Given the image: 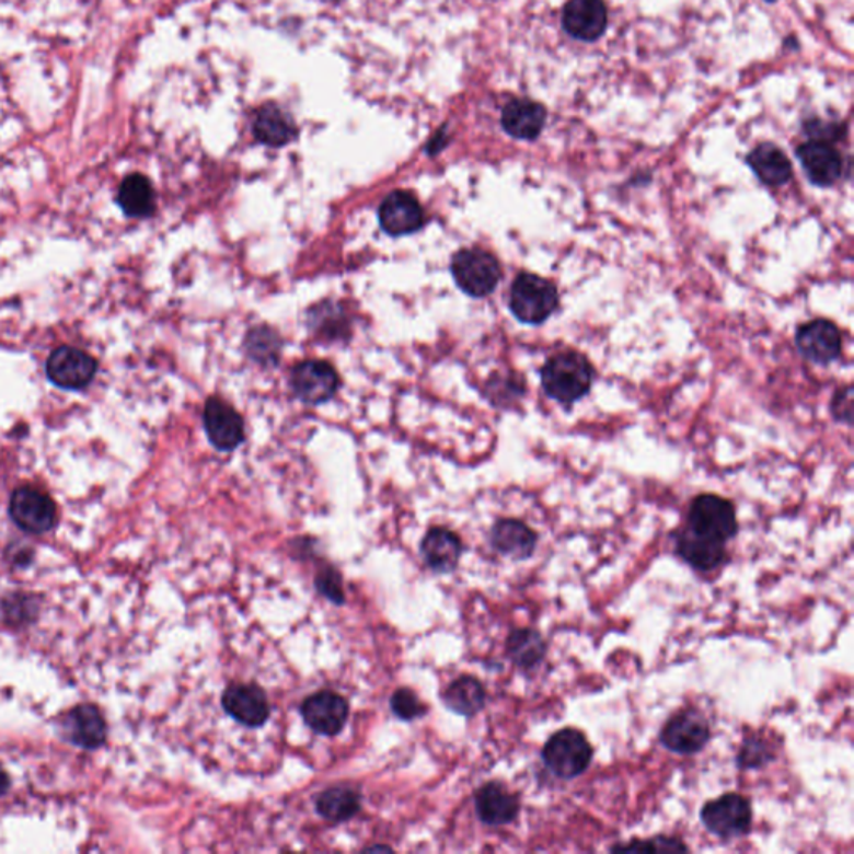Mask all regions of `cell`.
Returning a JSON list of instances; mask_svg holds the SVG:
<instances>
[{
  "label": "cell",
  "mask_w": 854,
  "mask_h": 854,
  "mask_svg": "<svg viewBox=\"0 0 854 854\" xmlns=\"http://www.w3.org/2000/svg\"><path fill=\"white\" fill-rule=\"evenodd\" d=\"M506 649L518 668L534 669L546 658L547 645L540 631L521 627L509 634Z\"/></svg>",
  "instance_id": "cell-26"
},
{
  "label": "cell",
  "mask_w": 854,
  "mask_h": 854,
  "mask_svg": "<svg viewBox=\"0 0 854 854\" xmlns=\"http://www.w3.org/2000/svg\"><path fill=\"white\" fill-rule=\"evenodd\" d=\"M748 165L757 174L761 183L770 187H781L788 184L793 177L792 161L785 152L771 142L758 146L748 154Z\"/></svg>",
  "instance_id": "cell-23"
},
{
  "label": "cell",
  "mask_w": 854,
  "mask_h": 854,
  "mask_svg": "<svg viewBox=\"0 0 854 854\" xmlns=\"http://www.w3.org/2000/svg\"><path fill=\"white\" fill-rule=\"evenodd\" d=\"M391 709L397 718L404 719V722H413V719L420 718L426 715V704L417 697V694L413 690L407 688H401L391 697Z\"/></svg>",
  "instance_id": "cell-33"
},
{
  "label": "cell",
  "mask_w": 854,
  "mask_h": 854,
  "mask_svg": "<svg viewBox=\"0 0 854 854\" xmlns=\"http://www.w3.org/2000/svg\"><path fill=\"white\" fill-rule=\"evenodd\" d=\"M711 738L709 725L701 713L694 709H684L676 713L665 726H662L661 739L666 750L676 754L700 753Z\"/></svg>",
  "instance_id": "cell-8"
},
{
  "label": "cell",
  "mask_w": 854,
  "mask_h": 854,
  "mask_svg": "<svg viewBox=\"0 0 854 854\" xmlns=\"http://www.w3.org/2000/svg\"><path fill=\"white\" fill-rule=\"evenodd\" d=\"M592 754L586 736L573 728L554 732L543 748L544 764L561 780L581 776L591 764Z\"/></svg>",
  "instance_id": "cell-4"
},
{
  "label": "cell",
  "mask_w": 854,
  "mask_h": 854,
  "mask_svg": "<svg viewBox=\"0 0 854 854\" xmlns=\"http://www.w3.org/2000/svg\"><path fill=\"white\" fill-rule=\"evenodd\" d=\"M64 732L70 742L84 750H95L104 745L107 728L101 711L91 704L74 707L64 719Z\"/></svg>",
  "instance_id": "cell-21"
},
{
  "label": "cell",
  "mask_w": 854,
  "mask_h": 854,
  "mask_svg": "<svg viewBox=\"0 0 854 854\" xmlns=\"http://www.w3.org/2000/svg\"><path fill=\"white\" fill-rule=\"evenodd\" d=\"M766 2H773V0H766Z\"/></svg>",
  "instance_id": "cell-37"
},
{
  "label": "cell",
  "mask_w": 854,
  "mask_h": 854,
  "mask_svg": "<svg viewBox=\"0 0 854 854\" xmlns=\"http://www.w3.org/2000/svg\"><path fill=\"white\" fill-rule=\"evenodd\" d=\"M47 376L62 389H82L91 384L95 376L94 359L84 350L62 346L47 359Z\"/></svg>",
  "instance_id": "cell-11"
},
{
  "label": "cell",
  "mask_w": 854,
  "mask_h": 854,
  "mask_svg": "<svg viewBox=\"0 0 854 854\" xmlns=\"http://www.w3.org/2000/svg\"><path fill=\"white\" fill-rule=\"evenodd\" d=\"M831 411L840 423L851 424L853 420V388L850 384L844 385L834 394Z\"/></svg>",
  "instance_id": "cell-35"
},
{
  "label": "cell",
  "mask_w": 854,
  "mask_h": 854,
  "mask_svg": "<svg viewBox=\"0 0 854 854\" xmlns=\"http://www.w3.org/2000/svg\"><path fill=\"white\" fill-rule=\"evenodd\" d=\"M676 554L701 573L713 572L726 559L725 543L700 536L688 528L676 538Z\"/></svg>",
  "instance_id": "cell-19"
},
{
  "label": "cell",
  "mask_w": 854,
  "mask_h": 854,
  "mask_svg": "<svg viewBox=\"0 0 854 854\" xmlns=\"http://www.w3.org/2000/svg\"><path fill=\"white\" fill-rule=\"evenodd\" d=\"M688 529L700 536L726 543L738 534L735 506L716 494H701L691 503Z\"/></svg>",
  "instance_id": "cell-5"
},
{
  "label": "cell",
  "mask_w": 854,
  "mask_h": 854,
  "mask_svg": "<svg viewBox=\"0 0 854 854\" xmlns=\"http://www.w3.org/2000/svg\"><path fill=\"white\" fill-rule=\"evenodd\" d=\"M9 786H11V780H9L4 768L0 766V796H4L9 792Z\"/></svg>",
  "instance_id": "cell-36"
},
{
  "label": "cell",
  "mask_w": 854,
  "mask_h": 854,
  "mask_svg": "<svg viewBox=\"0 0 854 854\" xmlns=\"http://www.w3.org/2000/svg\"><path fill=\"white\" fill-rule=\"evenodd\" d=\"M595 379L591 362L581 353L554 354L541 371L544 393L557 403L575 404L589 393Z\"/></svg>",
  "instance_id": "cell-1"
},
{
  "label": "cell",
  "mask_w": 854,
  "mask_h": 854,
  "mask_svg": "<svg viewBox=\"0 0 854 854\" xmlns=\"http://www.w3.org/2000/svg\"><path fill=\"white\" fill-rule=\"evenodd\" d=\"M254 136L270 148H282L298 136L295 123L277 105H266L254 120Z\"/></svg>",
  "instance_id": "cell-25"
},
{
  "label": "cell",
  "mask_w": 854,
  "mask_h": 854,
  "mask_svg": "<svg viewBox=\"0 0 854 854\" xmlns=\"http://www.w3.org/2000/svg\"><path fill=\"white\" fill-rule=\"evenodd\" d=\"M302 718L312 731L324 736H336L343 731L349 718V703L333 691L312 694L302 703Z\"/></svg>",
  "instance_id": "cell-12"
},
{
  "label": "cell",
  "mask_w": 854,
  "mask_h": 854,
  "mask_svg": "<svg viewBox=\"0 0 854 854\" xmlns=\"http://www.w3.org/2000/svg\"><path fill=\"white\" fill-rule=\"evenodd\" d=\"M701 821L709 833L723 840L745 836L753 823L751 803L745 796L728 793L703 806Z\"/></svg>",
  "instance_id": "cell-6"
},
{
  "label": "cell",
  "mask_w": 854,
  "mask_h": 854,
  "mask_svg": "<svg viewBox=\"0 0 854 854\" xmlns=\"http://www.w3.org/2000/svg\"><path fill=\"white\" fill-rule=\"evenodd\" d=\"M796 155L815 186H833L843 174V158L828 140L811 139L799 146Z\"/></svg>",
  "instance_id": "cell-16"
},
{
  "label": "cell",
  "mask_w": 854,
  "mask_h": 854,
  "mask_svg": "<svg viewBox=\"0 0 854 854\" xmlns=\"http://www.w3.org/2000/svg\"><path fill=\"white\" fill-rule=\"evenodd\" d=\"M557 305L559 295L551 280L538 274L522 273L512 282L509 308L521 323L540 326L554 314Z\"/></svg>",
  "instance_id": "cell-2"
},
{
  "label": "cell",
  "mask_w": 854,
  "mask_h": 854,
  "mask_svg": "<svg viewBox=\"0 0 854 854\" xmlns=\"http://www.w3.org/2000/svg\"><path fill=\"white\" fill-rule=\"evenodd\" d=\"M420 553H423L424 561L436 572H452L461 559V540L455 532L449 531V529L435 528L424 536Z\"/></svg>",
  "instance_id": "cell-24"
},
{
  "label": "cell",
  "mask_w": 854,
  "mask_h": 854,
  "mask_svg": "<svg viewBox=\"0 0 854 854\" xmlns=\"http://www.w3.org/2000/svg\"><path fill=\"white\" fill-rule=\"evenodd\" d=\"M608 21L610 15L604 0H569L563 11L564 31L585 43L601 39Z\"/></svg>",
  "instance_id": "cell-14"
},
{
  "label": "cell",
  "mask_w": 854,
  "mask_h": 854,
  "mask_svg": "<svg viewBox=\"0 0 854 854\" xmlns=\"http://www.w3.org/2000/svg\"><path fill=\"white\" fill-rule=\"evenodd\" d=\"M611 851H630V853H680V851H690V847L683 841L676 838L656 836L651 840H634L630 844H620L611 847Z\"/></svg>",
  "instance_id": "cell-32"
},
{
  "label": "cell",
  "mask_w": 854,
  "mask_h": 854,
  "mask_svg": "<svg viewBox=\"0 0 854 854\" xmlns=\"http://www.w3.org/2000/svg\"><path fill=\"white\" fill-rule=\"evenodd\" d=\"M547 113L540 102L516 99L503 111L501 123L506 132L515 139L534 140L546 126Z\"/></svg>",
  "instance_id": "cell-20"
},
{
  "label": "cell",
  "mask_w": 854,
  "mask_h": 854,
  "mask_svg": "<svg viewBox=\"0 0 854 854\" xmlns=\"http://www.w3.org/2000/svg\"><path fill=\"white\" fill-rule=\"evenodd\" d=\"M207 438L219 451H232L244 441V423L234 407L218 397H210L204 407Z\"/></svg>",
  "instance_id": "cell-15"
},
{
  "label": "cell",
  "mask_w": 854,
  "mask_h": 854,
  "mask_svg": "<svg viewBox=\"0 0 854 854\" xmlns=\"http://www.w3.org/2000/svg\"><path fill=\"white\" fill-rule=\"evenodd\" d=\"M319 591L323 592L331 601L341 604L344 602L343 582H341L339 573L333 567H327L326 572L321 573L315 579Z\"/></svg>",
  "instance_id": "cell-34"
},
{
  "label": "cell",
  "mask_w": 854,
  "mask_h": 854,
  "mask_svg": "<svg viewBox=\"0 0 854 854\" xmlns=\"http://www.w3.org/2000/svg\"><path fill=\"white\" fill-rule=\"evenodd\" d=\"M291 388L305 404H323L336 394L339 378L333 366L324 361H304L292 369Z\"/></svg>",
  "instance_id": "cell-10"
},
{
  "label": "cell",
  "mask_w": 854,
  "mask_h": 854,
  "mask_svg": "<svg viewBox=\"0 0 854 854\" xmlns=\"http://www.w3.org/2000/svg\"><path fill=\"white\" fill-rule=\"evenodd\" d=\"M245 347L254 361L259 365H273L279 358L280 339L267 327H256L245 337Z\"/></svg>",
  "instance_id": "cell-30"
},
{
  "label": "cell",
  "mask_w": 854,
  "mask_h": 854,
  "mask_svg": "<svg viewBox=\"0 0 854 854\" xmlns=\"http://www.w3.org/2000/svg\"><path fill=\"white\" fill-rule=\"evenodd\" d=\"M796 347L803 358L827 366L840 358L843 341L836 324L828 319H815L799 327L796 333Z\"/></svg>",
  "instance_id": "cell-9"
},
{
  "label": "cell",
  "mask_w": 854,
  "mask_h": 854,
  "mask_svg": "<svg viewBox=\"0 0 854 854\" xmlns=\"http://www.w3.org/2000/svg\"><path fill=\"white\" fill-rule=\"evenodd\" d=\"M379 222L385 234L401 238L419 231L426 222L419 200L406 191L389 194L379 207Z\"/></svg>",
  "instance_id": "cell-13"
},
{
  "label": "cell",
  "mask_w": 854,
  "mask_h": 854,
  "mask_svg": "<svg viewBox=\"0 0 854 854\" xmlns=\"http://www.w3.org/2000/svg\"><path fill=\"white\" fill-rule=\"evenodd\" d=\"M491 544L503 556L528 559L536 550L538 534L519 519H501L491 529Z\"/></svg>",
  "instance_id": "cell-18"
},
{
  "label": "cell",
  "mask_w": 854,
  "mask_h": 854,
  "mask_svg": "<svg viewBox=\"0 0 854 854\" xmlns=\"http://www.w3.org/2000/svg\"><path fill=\"white\" fill-rule=\"evenodd\" d=\"M222 706L234 722L247 728H259L270 715L266 693L256 684H232L222 694Z\"/></svg>",
  "instance_id": "cell-17"
},
{
  "label": "cell",
  "mask_w": 854,
  "mask_h": 854,
  "mask_svg": "<svg viewBox=\"0 0 854 854\" xmlns=\"http://www.w3.org/2000/svg\"><path fill=\"white\" fill-rule=\"evenodd\" d=\"M476 812L487 827H505L518 818L519 801L499 783H487L476 793Z\"/></svg>",
  "instance_id": "cell-22"
},
{
  "label": "cell",
  "mask_w": 854,
  "mask_h": 854,
  "mask_svg": "<svg viewBox=\"0 0 854 854\" xmlns=\"http://www.w3.org/2000/svg\"><path fill=\"white\" fill-rule=\"evenodd\" d=\"M442 700L446 706L458 715L474 716L486 704V690L473 676H462L449 684Z\"/></svg>",
  "instance_id": "cell-27"
},
{
  "label": "cell",
  "mask_w": 854,
  "mask_h": 854,
  "mask_svg": "<svg viewBox=\"0 0 854 854\" xmlns=\"http://www.w3.org/2000/svg\"><path fill=\"white\" fill-rule=\"evenodd\" d=\"M119 204L130 218H148L154 212L155 196L148 177L132 174L124 180L119 189Z\"/></svg>",
  "instance_id": "cell-28"
},
{
  "label": "cell",
  "mask_w": 854,
  "mask_h": 854,
  "mask_svg": "<svg viewBox=\"0 0 854 854\" xmlns=\"http://www.w3.org/2000/svg\"><path fill=\"white\" fill-rule=\"evenodd\" d=\"M771 760H773V753H771L766 742L757 736H750L742 741L741 750L736 758L741 770H758V768L770 763Z\"/></svg>",
  "instance_id": "cell-31"
},
{
  "label": "cell",
  "mask_w": 854,
  "mask_h": 854,
  "mask_svg": "<svg viewBox=\"0 0 854 854\" xmlns=\"http://www.w3.org/2000/svg\"><path fill=\"white\" fill-rule=\"evenodd\" d=\"M452 277L458 288L471 298H486L501 280V266L484 249H462L452 257Z\"/></svg>",
  "instance_id": "cell-3"
},
{
  "label": "cell",
  "mask_w": 854,
  "mask_h": 854,
  "mask_svg": "<svg viewBox=\"0 0 854 854\" xmlns=\"http://www.w3.org/2000/svg\"><path fill=\"white\" fill-rule=\"evenodd\" d=\"M12 521L31 534L50 531L57 521L56 505L43 491L34 487H19L9 505Z\"/></svg>",
  "instance_id": "cell-7"
},
{
  "label": "cell",
  "mask_w": 854,
  "mask_h": 854,
  "mask_svg": "<svg viewBox=\"0 0 854 854\" xmlns=\"http://www.w3.org/2000/svg\"><path fill=\"white\" fill-rule=\"evenodd\" d=\"M319 815L331 821L350 820L361 809V796L350 788H331L321 793L315 803Z\"/></svg>",
  "instance_id": "cell-29"
}]
</instances>
